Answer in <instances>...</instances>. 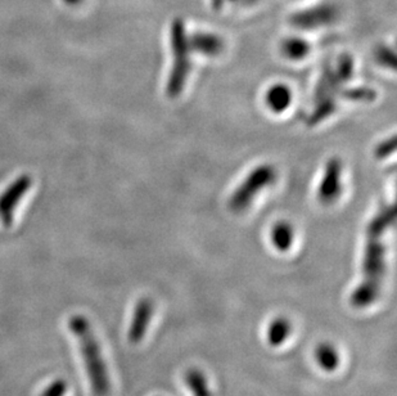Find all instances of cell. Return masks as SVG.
Listing matches in <instances>:
<instances>
[{"mask_svg": "<svg viewBox=\"0 0 397 396\" xmlns=\"http://www.w3.org/2000/svg\"><path fill=\"white\" fill-rule=\"evenodd\" d=\"M185 383L191 390L193 396H213L207 383V378L199 369H189L185 375Z\"/></svg>", "mask_w": 397, "mask_h": 396, "instance_id": "16", "label": "cell"}, {"mask_svg": "<svg viewBox=\"0 0 397 396\" xmlns=\"http://www.w3.org/2000/svg\"><path fill=\"white\" fill-rule=\"evenodd\" d=\"M341 175L342 164L338 159H332L327 162L320 186H319V200L323 203H333L341 195Z\"/></svg>", "mask_w": 397, "mask_h": 396, "instance_id": "7", "label": "cell"}, {"mask_svg": "<svg viewBox=\"0 0 397 396\" xmlns=\"http://www.w3.org/2000/svg\"><path fill=\"white\" fill-rule=\"evenodd\" d=\"M310 43L300 35L287 36L281 43V53L291 61H300L308 56Z\"/></svg>", "mask_w": 397, "mask_h": 396, "instance_id": "10", "label": "cell"}, {"mask_svg": "<svg viewBox=\"0 0 397 396\" xmlns=\"http://www.w3.org/2000/svg\"><path fill=\"white\" fill-rule=\"evenodd\" d=\"M69 328L80 345L84 366L94 395L108 396L111 390L108 370L89 320L84 315L76 314L69 319Z\"/></svg>", "mask_w": 397, "mask_h": 396, "instance_id": "3", "label": "cell"}, {"mask_svg": "<svg viewBox=\"0 0 397 396\" xmlns=\"http://www.w3.org/2000/svg\"><path fill=\"white\" fill-rule=\"evenodd\" d=\"M396 210L393 205H384L370 220L367 228V242L364 250L363 281L352 292L350 302L357 309H364L377 301L386 274V246L384 233L393 227Z\"/></svg>", "mask_w": 397, "mask_h": 396, "instance_id": "1", "label": "cell"}, {"mask_svg": "<svg viewBox=\"0 0 397 396\" xmlns=\"http://www.w3.org/2000/svg\"><path fill=\"white\" fill-rule=\"evenodd\" d=\"M170 45H172L174 64L166 84V94L177 98L184 91L186 79L191 72L192 49L188 42V30L184 20L175 18L170 26Z\"/></svg>", "mask_w": 397, "mask_h": 396, "instance_id": "4", "label": "cell"}, {"mask_svg": "<svg viewBox=\"0 0 397 396\" xmlns=\"http://www.w3.org/2000/svg\"><path fill=\"white\" fill-rule=\"evenodd\" d=\"M188 42L192 49V53H198L202 56H219L224 50L223 38L211 31L197 30L193 33H188Z\"/></svg>", "mask_w": 397, "mask_h": 396, "instance_id": "9", "label": "cell"}, {"mask_svg": "<svg viewBox=\"0 0 397 396\" xmlns=\"http://www.w3.org/2000/svg\"><path fill=\"white\" fill-rule=\"evenodd\" d=\"M276 181V170L270 164H264L256 167L246 179L240 183L238 188L229 198V209L233 213H242L248 209L256 195L264 188L272 186Z\"/></svg>", "mask_w": 397, "mask_h": 396, "instance_id": "5", "label": "cell"}, {"mask_svg": "<svg viewBox=\"0 0 397 396\" xmlns=\"http://www.w3.org/2000/svg\"><path fill=\"white\" fill-rule=\"evenodd\" d=\"M315 358L320 368L325 372L332 373L340 367V354L333 345L328 342L320 344L315 350Z\"/></svg>", "mask_w": 397, "mask_h": 396, "instance_id": "13", "label": "cell"}, {"mask_svg": "<svg viewBox=\"0 0 397 396\" xmlns=\"http://www.w3.org/2000/svg\"><path fill=\"white\" fill-rule=\"evenodd\" d=\"M374 60L386 69L392 71L396 69V55L395 50L390 48L388 45L384 44L378 45L377 48L374 49Z\"/></svg>", "mask_w": 397, "mask_h": 396, "instance_id": "17", "label": "cell"}, {"mask_svg": "<svg viewBox=\"0 0 397 396\" xmlns=\"http://www.w3.org/2000/svg\"><path fill=\"white\" fill-rule=\"evenodd\" d=\"M291 102H292V91L288 88L287 85L278 84V85H273L267 91V107L275 113L286 111L291 105Z\"/></svg>", "mask_w": 397, "mask_h": 396, "instance_id": "11", "label": "cell"}, {"mask_svg": "<svg viewBox=\"0 0 397 396\" xmlns=\"http://www.w3.org/2000/svg\"><path fill=\"white\" fill-rule=\"evenodd\" d=\"M341 17V11L336 3L322 1L302 8L289 16L288 22L298 31H313L333 26Z\"/></svg>", "mask_w": 397, "mask_h": 396, "instance_id": "6", "label": "cell"}, {"mask_svg": "<svg viewBox=\"0 0 397 396\" xmlns=\"http://www.w3.org/2000/svg\"><path fill=\"white\" fill-rule=\"evenodd\" d=\"M293 228L291 224L286 222H278L275 224L270 233L272 242L275 246V249L278 251H288L291 249V246L293 244Z\"/></svg>", "mask_w": 397, "mask_h": 396, "instance_id": "14", "label": "cell"}, {"mask_svg": "<svg viewBox=\"0 0 397 396\" xmlns=\"http://www.w3.org/2000/svg\"><path fill=\"white\" fill-rule=\"evenodd\" d=\"M82 0H66V3H69V4H77V3H80Z\"/></svg>", "mask_w": 397, "mask_h": 396, "instance_id": "22", "label": "cell"}, {"mask_svg": "<svg viewBox=\"0 0 397 396\" xmlns=\"http://www.w3.org/2000/svg\"><path fill=\"white\" fill-rule=\"evenodd\" d=\"M30 187V181L23 178L22 181L16 183L12 188L6 192V195L1 197L0 200V209L3 211V216H4V222H11V214L13 211V206L20 201L21 196L25 193V191Z\"/></svg>", "mask_w": 397, "mask_h": 396, "instance_id": "12", "label": "cell"}, {"mask_svg": "<svg viewBox=\"0 0 397 396\" xmlns=\"http://www.w3.org/2000/svg\"><path fill=\"white\" fill-rule=\"evenodd\" d=\"M289 334H291V323L288 319L283 317L275 318L267 328V342L270 346L274 348L281 346L286 342Z\"/></svg>", "mask_w": 397, "mask_h": 396, "instance_id": "15", "label": "cell"}, {"mask_svg": "<svg viewBox=\"0 0 397 396\" xmlns=\"http://www.w3.org/2000/svg\"><path fill=\"white\" fill-rule=\"evenodd\" d=\"M376 97H377L376 91L370 88H365V86L343 89L342 91V99L357 101V102H370V101H374Z\"/></svg>", "mask_w": 397, "mask_h": 396, "instance_id": "18", "label": "cell"}, {"mask_svg": "<svg viewBox=\"0 0 397 396\" xmlns=\"http://www.w3.org/2000/svg\"><path fill=\"white\" fill-rule=\"evenodd\" d=\"M153 310H155V306L151 300L142 299L138 301L135 309H134V314H133L131 324L129 327V332H128V339L131 344H139L140 341L143 340L148 326L151 323Z\"/></svg>", "mask_w": 397, "mask_h": 396, "instance_id": "8", "label": "cell"}, {"mask_svg": "<svg viewBox=\"0 0 397 396\" xmlns=\"http://www.w3.org/2000/svg\"><path fill=\"white\" fill-rule=\"evenodd\" d=\"M396 151V137L392 135L388 140H384V142H381L376 149H374V156L379 159V160H384V159H387L390 157L392 153Z\"/></svg>", "mask_w": 397, "mask_h": 396, "instance_id": "19", "label": "cell"}, {"mask_svg": "<svg viewBox=\"0 0 397 396\" xmlns=\"http://www.w3.org/2000/svg\"><path fill=\"white\" fill-rule=\"evenodd\" d=\"M354 74V60L350 55H342L337 61L336 69L325 64L314 91L315 108L308 118V126H315L333 115L337 102L342 98L343 85L350 81Z\"/></svg>", "mask_w": 397, "mask_h": 396, "instance_id": "2", "label": "cell"}, {"mask_svg": "<svg viewBox=\"0 0 397 396\" xmlns=\"http://www.w3.org/2000/svg\"><path fill=\"white\" fill-rule=\"evenodd\" d=\"M296 1H303V0H296Z\"/></svg>", "mask_w": 397, "mask_h": 396, "instance_id": "23", "label": "cell"}, {"mask_svg": "<svg viewBox=\"0 0 397 396\" xmlns=\"http://www.w3.org/2000/svg\"><path fill=\"white\" fill-rule=\"evenodd\" d=\"M67 389H69L67 383L62 378H58L47 386L40 396H66Z\"/></svg>", "mask_w": 397, "mask_h": 396, "instance_id": "20", "label": "cell"}, {"mask_svg": "<svg viewBox=\"0 0 397 396\" xmlns=\"http://www.w3.org/2000/svg\"><path fill=\"white\" fill-rule=\"evenodd\" d=\"M226 3L234 4V3H242V0H213V6L216 8V9L223 7Z\"/></svg>", "mask_w": 397, "mask_h": 396, "instance_id": "21", "label": "cell"}]
</instances>
